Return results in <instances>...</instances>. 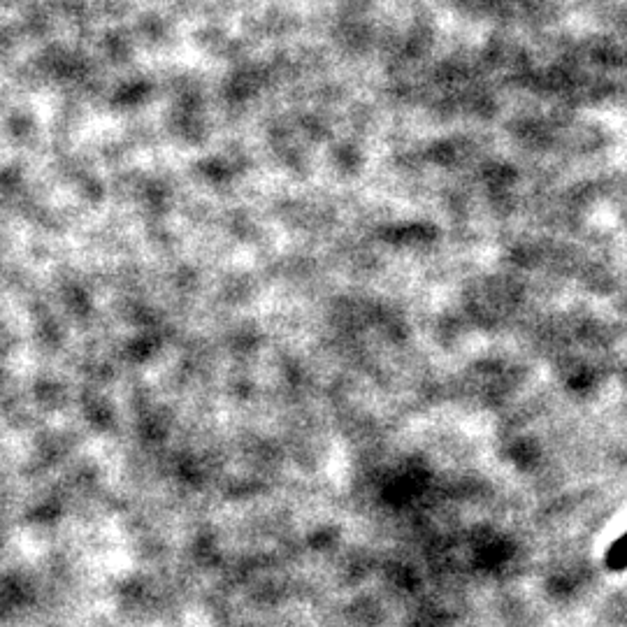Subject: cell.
<instances>
[{
	"instance_id": "obj_1",
	"label": "cell",
	"mask_w": 627,
	"mask_h": 627,
	"mask_svg": "<svg viewBox=\"0 0 627 627\" xmlns=\"http://www.w3.org/2000/svg\"><path fill=\"white\" fill-rule=\"evenodd\" d=\"M607 567L611 572H623L627 567V532L621 539H616V542L611 544V549L607 553Z\"/></svg>"
}]
</instances>
